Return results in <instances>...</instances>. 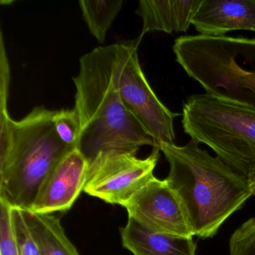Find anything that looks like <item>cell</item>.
I'll return each instance as SVG.
<instances>
[{
  "label": "cell",
  "mask_w": 255,
  "mask_h": 255,
  "mask_svg": "<svg viewBox=\"0 0 255 255\" xmlns=\"http://www.w3.org/2000/svg\"><path fill=\"white\" fill-rule=\"evenodd\" d=\"M202 0H141L136 14L142 19L139 38L147 32H186Z\"/></svg>",
  "instance_id": "cell-11"
},
{
  "label": "cell",
  "mask_w": 255,
  "mask_h": 255,
  "mask_svg": "<svg viewBox=\"0 0 255 255\" xmlns=\"http://www.w3.org/2000/svg\"><path fill=\"white\" fill-rule=\"evenodd\" d=\"M117 50L116 43L86 53L73 77L80 125L77 149L89 162L101 152L136 155L142 146L157 147L122 102L116 83Z\"/></svg>",
  "instance_id": "cell-1"
},
{
  "label": "cell",
  "mask_w": 255,
  "mask_h": 255,
  "mask_svg": "<svg viewBox=\"0 0 255 255\" xmlns=\"http://www.w3.org/2000/svg\"><path fill=\"white\" fill-rule=\"evenodd\" d=\"M123 2L122 0H81L79 2L83 20L100 44L105 42L107 32L122 9Z\"/></svg>",
  "instance_id": "cell-14"
},
{
  "label": "cell",
  "mask_w": 255,
  "mask_h": 255,
  "mask_svg": "<svg viewBox=\"0 0 255 255\" xmlns=\"http://www.w3.org/2000/svg\"><path fill=\"white\" fill-rule=\"evenodd\" d=\"M124 207L129 218L155 232L193 237L183 207L165 180L153 176Z\"/></svg>",
  "instance_id": "cell-8"
},
{
  "label": "cell",
  "mask_w": 255,
  "mask_h": 255,
  "mask_svg": "<svg viewBox=\"0 0 255 255\" xmlns=\"http://www.w3.org/2000/svg\"><path fill=\"white\" fill-rule=\"evenodd\" d=\"M251 188H252V192H253V195H255V178L250 182Z\"/></svg>",
  "instance_id": "cell-19"
},
{
  "label": "cell",
  "mask_w": 255,
  "mask_h": 255,
  "mask_svg": "<svg viewBox=\"0 0 255 255\" xmlns=\"http://www.w3.org/2000/svg\"><path fill=\"white\" fill-rule=\"evenodd\" d=\"M11 216L18 255H41L29 231L23 210L12 208Z\"/></svg>",
  "instance_id": "cell-16"
},
{
  "label": "cell",
  "mask_w": 255,
  "mask_h": 255,
  "mask_svg": "<svg viewBox=\"0 0 255 255\" xmlns=\"http://www.w3.org/2000/svg\"><path fill=\"white\" fill-rule=\"evenodd\" d=\"M23 213L41 255H80L57 217L29 210Z\"/></svg>",
  "instance_id": "cell-13"
},
{
  "label": "cell",
  "mask_w": 255,
  "mask_h": 255,
  "mask_svg": "<svg viewBox=\"0 0 255 255\" xmlns=\"http://www.w3.org/2000/svg\"><path fill=\"white\" fill-rule=\"evenodd\" d=\"M159 147L145 159L127 152H101L89 162L84 192L109 204L125 206L152 177Z\"/></svg>",
  "instance_id": "cell-7"
},
{
  "label": "cell",
  "mask_w": 255,
  "mask_h": 255,
  "mask_svg": "<svg viewBox=\"0 0 255 255\" xmlns=\"http://www.w3.org/2000/svg\"><path fill=\"white\" fill-rule=\"evenodd\" d=\"M53 123L56 133L60 139L67 145L77 148L80 125L75 110H56L53 116Z\"/></svg>",
  "instance_id": "cell-15"
},
{
  "label": "cell",
  "mask_w": 255,
  "mask_h": 255,
  "mask_svg": "<svg viewBox=\"0 0 255 255\" xmlns=\"http://www.w3.org/2000/svg\"><path fill=\"white\" fill-rule=\"evenodd\" d=\"M173 51L206 93L255 108V39L187 35L175 40Z\"/></svg>",
  "instance_id": "cell-4"
},
{
  "label": "cell",
  "mask_w": 255,
  "mask_h": 255,
  "mask_svg": "<svg viewBox=\"0 0 255 255\" xmlns=\"http://www.w3.org/2000/svg\"><path fill=\"white\" fill-rule=\"evenodd\" d=\"M121 237L124 247L133 255H196L192 237L155 232L132 218L128 217Z\"/></svg>",
  "instance_id": "cell-12"
},
{
  "label": "cell",
  "mask_w": 255,
  "mask_h": 255,
  "mask_svg": "<svg viewBox=\"0 0 255 255\" xmlns=\"http://www.w3.org/2000/svg\"><path fill=\"white\" fill-rule=\"evenodd\" d=\"M186 135L206 144L249 183L255 178V108L209 94L192 95L183 107Z\"/></svg>",
  "instance_id": "cell-5"
},
{
  "label": "cell",
  "mask_w": 255,
  "mask_h": 255,
  "mask_svg": "<svg viewBox=\"0 0 255 255\" xmlns=\"http://www.w3.org/2000/svg\"><path fill=\"white\" fill-rule=\"evenodd\" d=\"M169 164L165 179L177 195L194 236L214 237L224 222L253 195L249 180L189 140L159 144Z\"/></svg>",
  "instance_id": "cell-2"
},
{
  "label": "cell",
  "mask_w": 255,
  "mask_h": 255,
  "mask_svg": "<svg viewBox=\"0 0 255 255\" xmlns=\"http://www.w3.org/2000/svg\"><path fill=\"white\" fill-rule=\"evenodd\" d=\"M230 255H255V218L240 225L231 236Z\"/></svg>",
  "instance_id": "cell-17"
},
{
  "label": "cell",
  "mask_w": 255,
  "mask_h": 255,
  "mask_svg": "<svg viewBox=\"0 0 255 255\" xmlns=\"http://www.w3.org/2000/svg\"><path fill=\"white\" fill-rule=\"evenodd\" d=\"M192 24L199 35L207 36L255 32V0H202Z\"/></svg>",
  "instance_id": "cell-10"
},
{
  "label": "cell",
  "mask_w": 255,
  "mask_h": 255,
  "mask_svg": "<svg viewBox=\"0 0 255 255\" xmlns=\"http://www.w3.org/2000/svg\"><path fill=\"white\" fill-rule=\"evenodd\" d=\"M55 111L35 107L20 121L0 113V200L30 211L40 187L73 147L56 133Z\"/></svg>",
  "instance_id": "cell-3"
},
{
  "label": "cell",
  "mask_w": 255,
  "mask_h": 255,
  "mask_svg": "<svg viewBox=\"0 0 255 255\" xmlns=\"http://www.w3.org/2000/svg\"><path fill=\"white\" fill-rule=\"evenodd\" d=\"M141 40L117 43L116 83L127 110L159 147L162 143H174V120L179 114L159 101L147 82L138 60Z\"/></svg>",
  "instance_id": "cell-6"
},
{
  "label": "cell",
  "mask_w": 255,
  "mask_h": 255,
  "mask_svg": "<svg viewBox=\"0 0 255 255\" xmlns=\"http://www.w3.org/2000/svg\"><path fill=\"white\" fill-rule=\"evenodd\" d=\"M11 210L8 203L0 200V255H18Z\"/></svg>",
  "instance_id": "cell-18"
},
{
  "label": "cell",
  "mask_w": 255,
  "mask_h": 255,
  "mask_svg": "<svg viewBox=\"0 0 255 255\" xmlns=\"http://www.w3.org/2000/svg\"><path fill=\"white\" fill-rule=\"evenodd\" d=\"M89 162L77 148L68 152L49 173L30 211L39 214L71 208L87 181Z\"/></svg>",
  "instance_id": "cell-9"
}]
</instances>
